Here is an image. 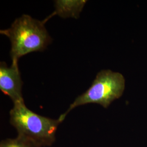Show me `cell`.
Wrapping results in <instances>:
<instances>
[{
	"instance_id": "cell-4",
	"label": "cell",
	"mask_w": 147,
	"mask_h": 147,
	"mask_svg": "<svg viewBox=\"0 0 147 147\" xmlns=\"http://www.w3.org/2000/svg\"><path fill=\"white\" fill-rule=\"evenodd\" d=\"M23 84L18 61H12L10 67L5 62H1L0 90L11 98L14 104L24 102L22 95Z\"/></svg>"
},
{
	"instance_id": "cell-6",
	"label": "cell",
	"mask_w": 147,
	"mask_h": 147,
	"mask_svg": "<svg viewBox=\"0 0 147 147\" xmlns=\"http://www.w3.org/2000/svg\"><path fill=\"white\" fill-rule=\"evenodd\" d=\"M0 147H42L22 137L18 136L15 138H7L1 141Z\"/></svg>"
},
{
	"instance_id": "cell-5",
	"label": "cell",
	"mask_w": 147,
	"mask_h": 147,
	"mask_svg": "<svg viewBox=\"0 0 147 147\" xmlns=\"http://www.w3.org/2000/svg\"><path fill=\"white\" fill-rule=\"evenodd\" d=\"M86 2L87 1L84 0L55 1V11L49 18L53 15H58L64 18L71 17L78 19Z\"/></svg>"
},
{
	"instance_id": "cell-1",
	"label": "cell",
	"mask_w": 147,
	"mask_h": 147,
	"mask_svg": "<svg viewBox=\"0 0 147 147\" xmlns=\"http://www.w3.org/2000/svg\"><path fill=\"white\" fill-rule=\"evenodd\" d=\"M45 21L24 14L16 19L10 28L0 31L11 40L12 61H18L29 53L42 51L50 44L52 40L44 26Z\"/></svg>"
},
{
	"instance_id": "cell-2",
	"label": "cell",
	"mask_w": 147,
	"mask_h": 147,
	"mask_svg": "<svg viewBox=\"0 0 147 147\" xmlns=\"http://www.w3.org/2000/svg\"><path fill=\"white\" fill-rule=\"evenodd\" d=\"M10 122L19 136L34 142L41 147L51 146L55 141V135L62 123L39 115L30 110L25 102L14 104L10 111Z\"/></svg>"
},
{
	"instance_id": "cell-3",
	"label": "cell",
	"mask_w": 147,
	"mask_h": 147,
	"mask_svg": "<svg viewBox=\"0 0 147 147\" xmlns=\"http://www.w3.org/2000/svg\"><path fill=\"white\" fill-rule=\"evenodd\" d=\"M125 87V80L121 74L102 70L97 74L89 88L76 98L59 119L62 122L71 111L79 106L97 104L107 108L114 100L121 98Z\"/></svg>"
}]
</instances>
